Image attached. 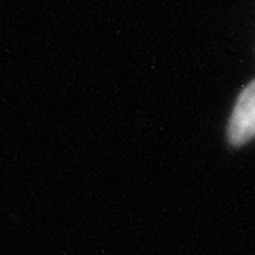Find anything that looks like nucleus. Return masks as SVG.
I'll list each match as a JSON object with an SVG mask.
<instances>
[{
    "label": "nucleus",
    "mask_w": 255,
    "mask_h": 255,
    "mask_svg": "<svg viewBox=\"0 0 255 255\" xmlns=\"http://www.w3.org/2000/svg\"><path fill=\"white\" fill-rule=\"evenodd\" d=\"M255 138V82L242 91L229 121V140L240 146Z\"/></svg>",
    "instance_id": "1"
}]
</instances>
